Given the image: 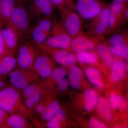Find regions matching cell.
Wrapping results in <instances>:
<instances>
[{
	"label": "cell",
	"mask_w": 128,
	"mask_h": 128,
	"mask_svg": "<svg viewBox=\"0 0 128 128\" xmlns=\"http://www.w3.org/2000/svg\"><path fill=\"white\" fill-rule=\"evenodd\" d=\"M112 34L107 41L108 46L121 47L128 46V32L119 31Z\"/></svg>",
	"instance_id": "cell-25"
},
{
	"label": "cell",
	"mask_w": 128,
	"mask_h": 128,
	"mask_svg": "<svg viewBox=\"0 0 128 128\" xmlns=\"http://www.w3.org/2000/svg\"><path fill=\"white\" fill-rule=\"evenodd\" d=\"M24 4L18 5L14 8L6 24L14 31L21 40L28 39L32 27L28 10Z\"/></svg>",
	"instance_id": "cell-1"
},
{
	"label": "cell",
	"mask_w": 128,
	"mask_h": 128,
	"mask_svg": "<svg viewBox=\"0 0 128 128\" xmlns=\"http://www.w3.org/2000/svg\"><path fill=\"white\" fill-rule=\"evenodd\" d=\"M70 72L68 76V82L71 87L74 89L80 87L81 82L82 72L80 68L74 64L70 66Z\"/></svg>",
	"instance_id": "cell-20"
},
{
	"label": "cell",
	"mask_w": 128,
	"mask_h": 128,
	"mask_svg": "<svg viewBox=\"0 0 128 128\" xmlns=\"http://www.w3.org/2000/svg\"><path fill=\"white\" fill-rule=\"evenodd\" d=\"M109 103L111 107L114 109L119 108L121 110H126L127 107V102L121 96L112 93L109 98Z\"/></svg>",
	"instance_id": "cell-27"
},
{
	"label": "cell",
	"mask_w": 128,
	"mask_h": 128,
	"mask_svg": "<svg viewBox=\"0 0 128 128\" xmlns=\"http://www.w3.org/2000/svg\"><path fill=\"white\" fill-rule=\"evenodd\" d=\"M24 0L25 1V2H26L28 1V0Z\"/></svg>",
	"instance_id": "cell-44"
},
{
	"label": "cell",
	"mask_w": 128,
	"mask_h": 128,
	"mask_svg": "<svg viewBox=\"0 0 128 128\" xmlns=\"http://www.w3.org/2000/svg\"><path fill=\"white\" fill-rule=\"evenodd\" d=\"M46 107L42 104H39L36 106L35 108V110L38 113L42 114L45 110Z\"/></svg>",
	"instance_id": "cell-38"
},
{
	"label": "cell",
	"mask_w": 128,
	"mask_h": 128,
	"mask_svg": "<svg viewBox=\"0 0 128 128\" xmlns=\"http://www.w3.org/2000/svg\"><path fill=\"white\" fill-rule=\"evenodd\" d=\"M61 109L59 102L57 101H53L46 107L45 110L42 114V118L44 121H48L50 119Z\"/></svg>",
	"instance_id": "cell-26"
},
{
	"label": "cell",
	"mask_w": 128,
	"mask_h": 128,
	"mask_svg": "<svg viewBox=\"0 0 128 128\" xmlns=\"http://www.w3.org/2000/svg\"><path fill=\"white\" fill-rule=\"evenodd\" d=\"M109 49L113 56L118 58H124L128 55V46L114 47L108 46Z\"/></svg>",
	"instance_id": "cell-30"
},
{
	"label": "cell",
	"mask_w": 128,
	"mask_h": 128,
	"mask_svg": "<svg viewBox=\"0 0 128 128\" xmlns=\"http://www.w3.org/2000/svg\"><path fill=\"white\" fill-rule=\"evenodd\" d=\"M40 48L48 52L56 62L61 65L70 66L77 61L76 56L69 50L41 46Z\"/></svg>",
	"instance_id": "cell-10"
},
{
	"label": "cell",
	"mask_w": 128,
	"mask_h": 128,
	"mask_svg": "<svg viewBox=\"0 0 128 128\" xmlns=\"http://www.w3.org/2000/svg\"><path fill=\"white\" fill-rule=\"evenodd\" d=\"M65 118V113L60 109L50 119L48 120L46 126L49 128H58Z\"/></svg>",
	"instance_id": "cell-28"
},
{
	"label": "cell",
	"mask_w": 128,
	"mask_h": 128,
	"mask_svg": "<svg viewBox=\"0 0 128 128\" xmlns=\"http://www.w3.org/2000/svg\"><path fill=\"white\" fill-rule=\"evenodd\" d=\"M5 24L4 22L2 21V20L0 18V30L3 28L4 25H5Z\"/></svg>",
	"instance_id": "cell-42"
},
{
	"label": "cell",
	"mask_w": 128,
	"mask_h": 128,
	"mask_svg": "<svg viewBox=\"0 0 128 128\" xmlns=\"http://www.w3.org/2000/svg\"><path fill=\"white\" fill-rule=\"evenodd\" d=\"M58 88L60 91L64 92L66 90L68 86V80L66 78L59 80L57 82Z\"/></svg>",
	"instance_id": "cell-34"
},
{
	"label": "cell",
	"mask_w": 128,
	"mask_h": 128,
	"mask_svg": "<svg viewBox=\"0 0 128 128\" xmlns=\"http://www.w3.org/2000/svg\"><path fill=\"white\" fill-rule=\"evenodd\" d=\"M66 75L65 69L62 67L56 68L52 70L50 76L56 82L59 80L65 78Z\"/></svg>",
	"instance_id": "cell-32"
},
{
	"label": "cell",
	"mask_w": 128,
	"mask_h": 128,
	"mask_svg": "<svg viewBox=\"0 0 128 128\" xmlns=\"http://www.w3.org/2000/svg\"><path fill=\"white\" fill-rule=\"evenodd\" d=\"M101 41L96 46V51L100 60L105 66L109 67L113 61V56L109 49L107 42Z\"/></svg>",
	"instance_id": "cell-16"
},
{
	"label": "cell",
	"mask_w": 128,
	"mask_h": 128,
	"mask_svg": "<svg viewBox=\"0 0 128 128\" xmlns=\"http://www.w3.org/2000/svg\"><path fill=\"white\" fill-rule=\"evenodd\" d=\"M110 8L109 4H106L100 13L93 19L90 25L88 32L99 38L102 41L107 34L108 26Z\"/></svg>",
	"instance_id": "cell-6"
},
{
	"label": "cell",
	"mask_w": 128,
	"mask_h": 128,
	"mask_svg": "<svg viewBox=\"0 0 128 128\" xmlns=\"http://www.w3.org/2000/svg\"><path fill=\"white\" fill-rule=\"evenodd\" d=\"M8 125L12 128H24L26 126L25 119L19 115L13 114L10 116L6 120Z\"/></svg>",
	"instance_id": "cell-29"
},
{
	"label": "cell",
	"mask_w": 128,
	"mask_h": 128,
	"mask_svg": "<svg viewBox=\"0 0 128 128\" xmlns=\"http://www.w3.org/2000/svg\"><path fill=\"white\" fill-rule=\"evenodd\" d=\"M106 4L103 0H75L73 8L82 19L92 20L98 15Z\"/></svg>",
	"instance_id": "cell-5"
},
{
	"label": "cell",
	"mask_w": 128,
	"mask_h": 128,
	"mask_svg": "<svg viewBox=\"0 0 128 128\" xmlns=\"http://www.w3.org/2000/svg\"><path fill=\"white\" fill-rule=\"evenodd\" d=\"M72 39V38L65 30L60 21L54 19L52 28L50 35L41 46L70 50Z\"/></svg>",
	"instance_id": "cell-4"
},
{
	"label": "cell",
	"mask_w": 128,
	"mask_h": 128,
	"mask_svg": "<svg viewBox=\"0 0 128 128\" xmlns=\"http://www.w3.org/2000/svg\"><path fill=\"white\" fill-rule=\"evenodd\" d=\"M25 2L24 0H0V18L6 24L14 8Z\"/></svg>",
	"instance_id": "cell-14"
},
{
	"label": "cell",
	"mask_w": 128,
	"mask_h": 128,
	"mask_svg": "<svg viewBox=\"0 0 128 128\" xmlns=\"http://www.w3.org/2000/svg\"><path fill=\"white\" fill-rule=\"evenodd\" d=\"M56 6L50 0H31L28 10L30 21L52 18Z\"/></svg>",
	"instance_id": "cell-8"
},
{
	"label": "cell",
	"mask_w": 128,
	"mask_h": 128,
	"mask_svg": "<svg viewBox=\"0 0 128 128\" xmlns=\"http://www.w3.org/2000/svg\"><path fill=\"white\" fill-rule=\"evenodd\" d=\"M16 64V58L12 54H6L0 58V74L11 72Z\"/></svg>",
	"instance_id": "cell-24"
},
{
	"label": "cell",
	"mask_w": 128,
	"mask_h": 128,
	"mask_svg": "<svg viewBox=\"0 0 128 128\" xmlns=\"http://www.w3.org/2000/svg\"><path fill=\"white\" fill-rule=\"evenodd\" d=\"M113 1L115 2H123V3H127L128 0H112Z\"/></svg>",
	"instance_id": "cell-41"
},
{
	"label": "cell",
	"mask_w": 128,
	"mask_h": 128,
	"mask_svg": "<svg viewBox=\"0 0 128 128\" xmlns=\"http://www.w3.org/2000/svg\"><path fill=\"white\" fill-rule=\"evenodd\" d=\"M110 8L108 34L119 32L128 22V8L127 3L113 1Z\"/></svg>",
	"instance_id": "cell-3"
},
{
	"label": "cell",
	"mask_w": 128,
	"mask_h": 128,
	"mask_svg": "<svg viewBox=\"0 0 128 128\" xmlns=\"http://www.w3.org/2000/svg\"><path fill=\"white\" fill-rule=\"evenodd\" d=\"M6 54H8L4 42L2 39L1 34L0 33V58L3 57V55Z\"/></svg>",
	"instance_id": "cell-36"
},
{
	"label": "cell",
	"mask_w": 128,
	"mask_h": 128,
	"mask_svg": "<svg viewBox=\"0 0 128 128\" xmlns=\"http://www.w3.org/2000/svg\"><path fill=\"white\" fill-rule=\"evenodd\" d=\"M56 7L60 9L66 4V0H50Z\"/></svg>",
	"instance_id": "cell-37"
},
{
	"label": "cell",
	"mask_w": 128,
	"mask_h": 128,
	"mask_svg": "<svg viewBox=\"0 0 128 128\" xmlns=\"http://www.w3.org/2000/svg\"><path fill=\"white\" fill-rule=\"evenodd\" d=\"M89 127L91 128H106V126L96 118H92L90 119L89 121Z\"/></svg>",
	"instance_id": "cell-33"
},
{
	"label": "cell",
	"mask_w": 128,
	"mask_h": 128,
	"mask_svg": "<svg viewBox=\"0 0 128 128\" xmlns=\"http://www.w3.org/2000/svg\"><path fill=\"white\" fill-rule=\"evenodd\" d=\"M114 59L111 65V79L113 82H118L123 80L126 75L125 64L121 58Z\"/></svg>",
	"instance_id": "cell-15"
},
{
	"label": "cell",
	"mask_w": 128,
	"mask_h": 128,
	"mask_svg": "<svg viewBox=\"0 0 128 128\" xmlns=\"http://www.w3.org/2000/svg\"><path fill=\"white\" fill-rule=\"evenodd\" d=\"M52 66V61L46 54L37 52L33 66L40 76L44 78L50 76Z\"/></svg>",
	"instance_id": "cell-12"
},
{
	"label": "cell",
	"mask_w": 128,
	"mask_h": 128,
	"mask_svg": "<svg viewBox=\"0 0 128 128\" xmlns=\"http://www.w3.org/2000/svg\"><path fill=\"white\" fill-rule=\"evenodd\" d=\"M41 98V92L37 89L32 95L27 98L25 101V105L28 108H32L40 100Z\"/></svg>",
	"instance_id": "cell-31"
},
{
	"label": "cell",
	"mask_w": 128,
	"mask_h": 128,
	"mask_svg": "<svg viewBox=\"0 0 128 128\" xmlns=\"http://www.w3.org/2000/svg\"><path fill=\"white\" fill-rule=\"evenodd\" d=\"M4 115V111L0 108V125L2 122Z\"/></svg>",
	"instance_id": "cell-39"
},
{
	"label": "cell",
	"mask_w": 128,
	"mask_h": 128,
	"mask_svg": "<svg viewBox=\"0 0 128 128\" xmlns=\"http://www.w3.org/2000/svg\"><path fill=\"white\" fill-rule=\"evenodd\" d=\"M18 98V93L13 88H5L0 92V108L6 112H11Z\"/></svg>",
	"instance_id": "cell-11"
},
{
	"label": "cell",
	"mask_w": 128,
	"mask_h": 128,
	"mask_svg": "<svg viewBox=\"0 0 128 128\" xmlns=\"http://www.w3.org/2000/svg\"><path fill=\"white\" fill-rule=\"evenodd\" d=\"M96 107L98 114L102 119L107 121L112 119V108L106 98L104 97L98 98Z\"/></svg>",
	"instance_id": "cell-18"
},
{
	"label": "cell",
	"mask_w": 128,
	"mask_h": 128,
	"mask_svg": "<svg viewBox=\"0 0 128 128\" xmlns=\"http://www.w3.org/2000/svg\"><path fill=\"white\" fill-rule=\"evenodd\" d=\"M59 10L60 22L72 38L84 32L81 18L70 5L66 4Z\"/></svg>",
	"instance_id": "cell-2"
},
{
	"label": "cell",
	"mask_w": 128,
	"mask_h": 128,
	"mask_svg": "<svg viewBox=\"0 0 128 128\" xmlns=\"http://www.w3.org/2000/svg\"><path fill=\"white\" fill-rule=\"evenodd\" d=\"M50 34L35 24L31 27L28 39L34 45L39 47L45 42Z\"/></svg>",
	"instance_id": "cell-17"
},
{
	"label": "cell",
	"mask_w": 128,
	"mask_h": 128,
	"mask_svg": "<svg viewBox=\"0 0 128 128\" xmlns=\"http://www.w3.org/2000/svg\"><path fill=\"white\" fill-rule=\"evenodd\" d=\"M4 86V83L3 82L0 81V88H2Z\"/></svg>",
	"instance_id": "cell-43"
},
{
	"label": "cell",
	"mask_w": 128,
	"mask_h": 128,
	"mask_svg": "<svg viewBox=\"0 0 128 128\" xmlns=\"http://www.w3.org/2000/svg\"><path fill=\"white\" fill-rule=\"evenodd\" d=\"M37 90L35 86L32 85H28L23 90L24 96L27 98L32 95Z\"/></svg>",
	"instance_id": "cell-35"
},
{
	"label": "cell",
	"mask_w": 128,
	"mask_h": 128,
	"mask_svg": "<svg viewBox=\"0 0 128 128\" xmlns=\"http://www.w3.org/2000/svg\"><path fill=\"white\" fill-rule=\"evenodd\" d=\"M9 78L11 84L17 89L24 90L28 86L26 77L20 70L11 72L9 74Z\"/></svg>",
	"instance_id": "cell-19"
},
{
	"label": "cell",
	"mask_w": 128,
	"mask_h": 128,
	"mask_svg": "<svg viewBox=\"0 0 128 128\" xmlns=\"http://www.w3.org/2000/svg\"><path fill=\"white\" fill-rule=\"evenodd\" d=\"M18 47L16 64L22 69H27L33 65L37 51L35 46L31 42L27 40H22Z\"/></svg>",
	"instance_id": "cell-7"
},
{
	"label": "cell",
	"mask_w": 128,
	"mask_h": 128,
	"mask_svg": "<svg viewBox=\"0 0 128 128\" xmlns=\"http://www.w3.org/2000/svg\"><path fill=\"white\" fill-rule=\"evenodd\" d=\"M66 3L70 6L73 8V3L74 2L75 0H66Z\"/></svg>",
	"instance_id": "cell-40"
},
{
	"label": "cell",
	"mask_w": 128,
	"mask_h": 128,
	"mask_svg": "<svg viewBox=\"0 0 128 128\" xmlns=\"http://www.w3.org/2000/svg\"><path fill=\"white\" fill-rule=\"evenodd\" d=\"M84 107L88 112H90L95 108L96 105L98 97L97 93L92 89H88L84 92Z\"/></svg>",
	"instance_id": "cell-22"
},
{
	"label": "cell",
	"mask_w": 128,
	"mask_h": 128,
	"mask_svg": "<svg viewBox=\"0 0 128 128\" xmlns=\"http://www.w3.org/2000/svg\"><path fill=\"white\" fill-rule=\"evenodd\" d=\"M76 60L81 64L94 65L98 63L99 58L96 52L93 50L82 51L76 53Z\"/></svg>",
	"instance_id": "cell-21"
},
{
	"label": "cell",
	"mask_w": 128,
	"mask_h": 128,
	"mask_svg": "<svg viewBox=\"0 0 128 128\" xmlns=\"http://www.w3.org/2000/svg\"><path fill=\"white\" fill-rule=\"evenodd\" d=\"M0 33L4 42L8 54H12L22 41L10 28L6 25V27L2 28Z\"/></svg>",
	"instance_id": "cell-13"
},
{
	"label": "cell",
	"mask_w": 128,
	"mask_h": 128,
	"mask_svg": "<svg viewBox=\"0 0 128 128\" xmlns=\"http://www.w3.org/2000/svg\"><path fill=\"white\" fill-rule=\"evenodd\" d=\"M85 74L89 82L98 88L103 87V84L101 80L100 73L98 69L93 66H89L85 69Z\"/></svg>",
	"instance_id": "cell-23"
},
{
	"label": "cell",
	"mask_w": 128,
	"mask_h": 128,
	"mask_svg": "<svg viewBox=\"0 0 128 128\" xmlns=\"http://www.w3.org/2000/svg\"><path fill=\"white\" fill-rule=\"evenodd\" d=\"M102 41H103L93 34L83 32L72 38L70 50L76 53L92 51Z\"/></svg>",
	"instance_id": "cell-9"
}]
</instances>
